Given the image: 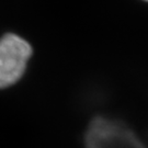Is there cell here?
<instances>
[{
  "mask_svg": "<svg viewBox=\"0 0 148 148\" xmlns=\"http://www.w3.org/2000/svg\"><path fill=\"white\" fill-rule=\"evenodd\" d=\"M32 55L31 45L16 34L0 38V88H7L21 78Z\"/></svg>",
  "mask_w": 148,
  "mask_h": 148,
  "instance_id": "1",
  "label": "cell"
},
{
  "mask_svg": "<svg viewBox=\"0 0 148 148\" xmlns=\"http://www.w3.org/2000/svg\"><path fill=\"white\" fill-rule=\"evenodd\" d=\"M145 1H148V0H145Z\"/></svg>",
  "mask_w": 148,
  "mask_h": 148,
  "instance_id": "2",
  "label": "cell"
}]
</instances>
